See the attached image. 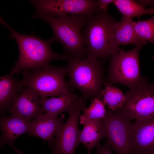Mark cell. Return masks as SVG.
Returning a JSON list of instances; mask_svg holds the SVG:
<instances>
[{
    "mask_svg": "<svg viewBox=\"0 0 154 154\" xmlns=\"http://www.w3.org/2000/svg\"><path fill=\"white\" fill-rule=\"evenodd\" d=\"M10 73L0 78L1 116L9 110L15 97L22 88L20 80L14 78Z\"/></svg>",
    "mask_w": 154,
    "mask_h": 154,
    "instance_id": "cell-16",
    "label": "cell"
},
{
    "mask_svg": "<svg viewBox=\"0 0 154 154\" xmlns=\"http://www.w3.org/2000/svg\"><path fill=\"white\" fill-rule=\"evenodd\" d=\"M58 98H40L39 103L44 112L52 117H57L64 112L68 113L75 109L83 99L68 90Z\"/></svg>",
    "mask_w": 154,
    "mask_h": 154,
    "instance_id": "cell-15",
    "label": "cell"
},
{
    "mask_svg": "<svg viewBox=\"0 0 154 154\" xmlns=\"http://www.w3.org/2000/svg\"><path fill=\"white\" fill-rule=\"evenodd\" d=\"M132 19L122 15L121 20L118 22L115 33V38L119 46L133 44L135 46L146 44L147 41L139 37L136 33Z\"/></svg>",
    "mask_w": 154,
    "mask_h": 154,
    "instance_id": "cell-17",
    "label": "cell"
},
{
    "mask_svg": "<svg viewBox=\"0 0 154 154\" xmlns=\"http://www.w3.org/2000/svg\"><path fill=\"white\" fill-rule=\"evenodd\" d=\"M96 147L97 151L95 154H113L112 149L106 143L102 145L99 144Z\"/></svg>",
    "mask_w": 154,
    "mask_h": 154,
    "instance_id": "cell-24",
    "label": "cell"
},
{
    "mask_svg": "<svg viewBox=\"0 0 154 154\" xmlns=\"http://www.w3.org/2000/svg\"><path fill=\"white\" fill-rule=\"evenodd\" d=\"M135 31L141 39L154 44V15L149 19L133 22Z\"/></svg>",
    "mask_w": 154,
    "mask_h": 154,
    "instance_id": "cell-22",
    "label": "cell"
},
{
    "mask_svg": "<svg viewBox=\"0 0 154 154\" xmlns=\"http://www.w3.org/2000/svg\"><path fill=\"white\" fill-rule=\"evenodd\" d=\"M113 3L123 15L132 18L145 14H154V7L148 9L133 0H115Z\"/></svg>",
    "mask_w": 154,
    "mask_h": 154,
    "instance_id": "cell-20",
    "label": "cell"
},
{
    "mask_svg": "<svg viewBox=\"0 0 154 154\" xmlns=\"http://www.w3.org/2000/svg\"><path fill=\"white\" fill-rule=\"evenodd\" d=\"M79 137L80 143L83 144L90 154L92 149L106 137V131L102 119L90 121L83 124Z\"/></svg>",
    "mask_w": 154,
    "mask_h": 154,
    "instance_id": "cell-18",
    "label": "cell"
},
{
    "mask_svg": "<svg viewBox=\"0 0 154 154\" xmlns=\"http://www.w3.org/2000/svg\"><path fill=\"white\" fill-rule=\"evenodd\" d=\"M20 80L22 87L29 88L40 98L59 96L70 90L65 79L66 67H56L49 65L34 70L22 72Z\"/></svg>",
    "mask_w": 154,
    "mask_h": 154,
    "instance_id": "cell-5",
    "label": "cell"
},
{
    "mask_svg": "<svg viewBox=\"0 0 154 154\" xmlns=\"http://www.w3.org/2000/svg\"><path fill=\"white\" fill-rule=\"evenodd\" d=\"M31 2L38 14L53 16L70 14L88 17L98 11L97 0H33Z\"/></svg>",
    "mask_w": 154,
    "mask_h": 154,
    "instance_id": "cell-9",
    "label": "cell"
},
{
    "mask_svg": "<svg viewBox=\"0 0 154 154\" xmlns=\"http://www.w3.org/2000/svg\"><path fill=\"white\" fill-rule=\"evenodd\" d=\"M135 154H154V116L132 123Z\"/></svg>",
    "mask_w": 154,
    "mask_h": 154,
    "instance_id": "cell-13",
    "label": "cell"
},
{
    "mask_svg": "<svg viewBox=\"0 0 154 154\" xmlns=\"http://www.w3.org/2000/svg\"><path fill=\"white\" fill-rule=\"evenodd\" d=\"M148 78L125 94V100L121 108L130 120L154 116V82Z\"/></svg>",
    "mask_w": 154,
    "mask_h": 154,
    "instance_id": "cell-8",
    "label": "cell"
},
{
    "mask_svg": "<svg viewBox=\"0 0 154 154\" xmlns=\"http://www.w3.org/2000/svg\"><path fill=\"white\" fill-rule=\"evenodd\" d=\"M31 123V122L13 114L9 116L5 114L1 116L0 146L8 145L17 153H19L20 151L15 145L14 142L21 135L26 133L29 135Z\"/></svg>",
    "mask_w": 154,
    "mask_h": 154,
    "instance_id": "cell-12",
    "label": "cell"
},
{
    "mask_svg": "<svg viewBox=\"0 0 154 154\" xmlns=\"http://www.w3.org/2000/svg\"><path fill=\"white\" fill-rule=\"evenodd\" d=\"M86 101L83 100L68 114V118L61 127L49 147L52 154H74L80 143L81 131L78 122L82 111L86 107Z\"/></svg>",
    "mask_w": 154,
    "mask_h": 154,
    "instance_id": "cell-10",
    "label": "cell"
},
{
    "mask_svg": "<svg viewBox=\"0 0 154 154\" xmlns=\"http://www.w3.org/2000/svg\"><path fill=\"white\" fill-rule=\"evenodd\" d=\"M17 154H23V153L22 152L20 151L19 153H17Z\"/></svg>",
    "mask_w": 154,
    "mask_h": 154,
    "instance_id": "cell-26",
    "label": "cell"
},
{
    "mask_svg": "<svg viewBox=\"0 0 154 154\" xmlns=\"http://www.w3.org/2000/svg\"><path fill=\"white\" fill-rule=\"evenodd\" d=\"M143 46H135L127 51L121 50L113 55L110 62L106 83L112 85L122 84L131 89L147 78L141 76L140 72L139 55Z\"/></svg>",
    "mask_w": 154,
    "mask_h": 154,
    "instance_id": "cell-6",
    "label": "cell"
},
{
    "mask_svg": "<svg viewBox=\"0 0 154 154\" xmlns=\"http://www.w3.org/2000/svg\"><path fill=\"white\" fill-rule=\"evenodd\" d=\"M64 118L63 114L59 117H54L44 113L31 122L29 135L31 137H37L46 141L49 147L64 123Z\"/></svg>",
    "mask_w": 154,
    "mask_h": 154,
    "instance_id": "cell-14",
    "label": "cell"
},
{
    "mask_svg": "<svg viewBox=\"0 0 154 154\" xmlns=\"http://www.w3.org/2000/svg\"><path fill=\"white\" fill-rule=\"evenodd\" d=\"M66 61L69 86L79 90L85 101L92 98L103 102L102 87L105 82L102 61L88 57L79 59L68 56Z\"/></svg>",
    "mask_w": 154,
    "mask_h": 154,
    "instance_id": "cell-4",
    "label": "cell"
},
{
    "mask_svg": "<svg viewBox=\"0 0 154 154\" xmlns=\"http://www.w3.org/2000/svg\"><path fill=\"white\" fill-rule=\"evenodd\" d=\"M102 120L107 145L117 154H135L132 123L121 109L115 112L107 111Z\"/></svg>",
    "mask_w": 154,
    "mask_h": 154,
    "instance_id": "cell-7",
    "label": "cell"
},
{
    "mask_svg": "<svg viewBox=\"0 0 154 154\" xmlns=\"http://www.w3.org/2000/svg\"><path fill=\"white\" fill-rule=\"evenodd\" d=\"M83 111L80 117V123L83 125L90 121L102 119L107 112L102 101L96 98H93L90 106L85 108Z\"/></svg>",
    "mask_w": 154,
    "mask_h": 154,
    "instance_id": "cell-21",
    "label": "cell"
},
{
    "mask_svg": "<svg viewBox=\"0 0 154 154\" xmlns=\"http://www.w3.org/2000/svg\"><path fill=\"white\" fill-rule=\"evenodd\" d=\"M38 16L50 25L54 34L52 38L54 42L62 46L65 54L76 58L86 57L82 30L86 25L88 17L70 14L55 17L41 14H38Z\"/></svg>",
    "mask_w": 154,
    "mask_h": 154,
    "instance_id": "cell-3",
    "label": "cell"
},
{
    "mask_svg": "<svg viewBox=\"0 0 154 154\" xmlns=\"http://www.w3.org/2000/svg\"><path fill=\"white\" fill-rule=\"evenodd\" d=\"M0 23L10 32V38L16 41L19 48L18 59L10 73L14 75L21 72L36 69L47 65L52 60L66 61L68 56L60 55L54 52L50 45L54 42L52 38L44 40L32 33L30 35L19 33L12 28L1 17Z\"/></svg>",
    "mask_w": 154,
    "mask_h": 154,
    "instance_id": "cell-1",
    "label": "cell"
},
{
    "mask_svg": "<svg viewBox=\"0 0 154 154\" xmlns=\"http://www.w3.org/2000/svg\"><path fill=\"white\" fill-rule=\"evenodd\" d=\"M139 4L145 8L147 6L151 5L154 7V0H138L136 1Z\"/></svg>",
    "mask_w": 154,
    "mask_h": 154,
    "instance_id": "cell-25",
    "label": "cell"
},
{
    "mask_svg": "<svg viewBox=\"0 0 154 154\" xmlns=\"http://www.w3.org/2000/svg\"><path fill=\"white\" fill-rule=\"evenodd\" d=\"M40 98L31 89L23 87L13 101L9 112L31 122L44 112L39 104Z\"/></svg>",
    "mask_w": 154,
    "mask_h": 154,
    "instance_id": "cell-11",
    "label": "cell"
},
{
    "mask_svg": "<svg viewBox=\"0 0 154 154\" xmlns=\"http://www.w3.org/2000/svg\"><path fill=\"white\" fill-rule=\"evenodd\" d=\"M152 59H154V55L152 56Z\"/></svg>",
    "mask_w": 154,
    "mask_h": 154,
    "instance_id": "cell-27",
    "label": "cell"
},
{
    "mask_svg": "<svg viewBox=\"0 0 154 154\" xmlns=\"http://www.w3.org/2000/svg\"><path fill=\"white\" fill-rule=\"evenodd\" d=\"M118 23L107 12H98L88 18L83 32L86 57L104 60L120 51L115 38Z\"/></svg>",
    "mask_w": 154,
    "mask_h": 154,
    "instance_id": "cell-2",
    "label": "cell"
},
{
    "mask_svg": "<svg viewBox=\"0 0 154 154\" xmlns=\"http://www.w3.org/2000/svg\"><path fill=\"white\" fill-rule=\"evenodd\" d=\"M104 84L105 88L102 91L101 95L105 106H107L109 110L113 112L121 109L125 101V94L112 84L106 82Z\"/></svg>",
    "mask_w": 154,
    "mask_h": 154,
    "instance_id": "cell-19",
    "label": "cell"
},
{
    "mask_svg": "<svg viewBox=\"0 0 154 154\" xmlns=\"http://www.w3.org/2000/svg\"><path fill=\"white\" fill-rule=\"evenodd\" d=\"M114 1V0H97L98 12H107L108 5L110 3H113Z\"/></svg>",
    "mask_w": 154,
    "mask_h": 154,
    "instance_id": "cell-23",
    "label": "cell"
}]
</instances>
